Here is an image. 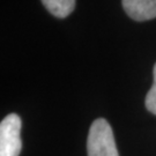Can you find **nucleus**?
<instances>
[{
	"instance_id": "obj_5",
	"label": "nucleus",
	"mask_w": 156,
	"mask_h": 156,
	"mask_svg": "<svg viewBox=\"0 0 156 156\" xmlns=\"http://www.w3.org/2000/svg\"><path fill=\"white\" fill-rule=\"evenodd\" d=\"M153 74H154V83L151 86V90L148 91V94L146 95L145 103L147 110L156 116V64L154 66Z\"/></svg>"
},
{
	"instance_id": "obj_4",
	"label": "nucleus",
	"mask_w": 156,
	"mask_h": 156,
	"mask_svg": "<svg viewBox=\"0 0 156 156\" xmlns=\"http://www.w3.org/2000/svg\"><path fill=\"white\" fill-rule=\"evenodd\" d=\"M41 1L53 16L60 19L68 16L75 8V0H41Z\"/></svg>"
},
{
	"instance_id": "obj_3",
	"label": "nucleus",
	"mask_w": 156,
	"mask_h": 156,
	"mask_svg": "<svg viewBox=\"0 0 156 156\" xmlns=\"http://www.w3.org/2000/svg\"><path fill=\"white\" fill-rule=\"evenodd\" d=\"M123 8L135 21H147L156 17V0H123Z\"/></svg>"
},
{
	"instance_id": "obj_2",
	"label": "nucleus",
	"mask_w": 156,
	"mask_h": 156,
	"mask_svg": "<svg viewBox=\"0 0 156 156\" xmlns=\"http://www.w3.org/2000/svg\"><path fill=\"white\" fill-rule=\"evenodd\" d=\"M21 118L16 113L6 116L0 123V156H19L22 149Z\"/></svg>"
},
{
	"instance_id": "obj_1",
	"label": "nucleus",
	"mask_w": 156,
	"mask_h": 156,
	"mask_svg": "<svg viewBox=\"0 0 156 156\" xmlns=\"http://www.w3.org/2000/svg\"><path fill=\"white\" fill-rule=\"evenodd\" d=\"M88 156H119L110 124L98 118L91 124L87 140Z\"/></svg>"
}]
</instances>
